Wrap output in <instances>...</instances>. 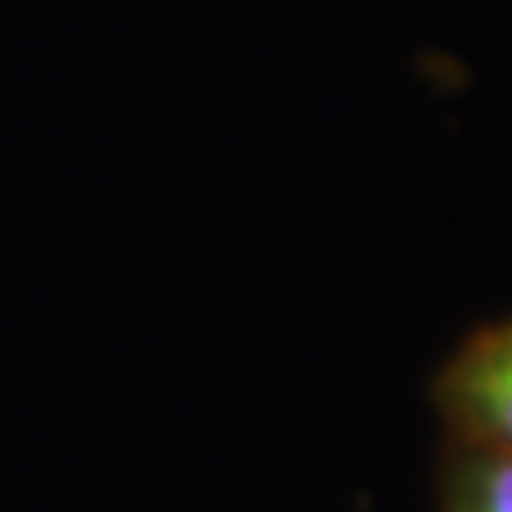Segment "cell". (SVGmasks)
<instances>
[{"label": "cell", "mask_w": 512, "mask_h": 512, "mask_svg": "<svg viewBox=\"0 0 512 512\" xmlns=\"http://www.w3.org/2000/svg\"><path fill=\"white\" fill-rule=\"evenodd\" d=\"M444 440L512 453V316L474 329L431 380Z\"/></svg>", "instance_id": "6da1fadb"}, {"label": "cell", "mask_w": 512, "mask_h": 512, "mask_svg": "<svg viewBox=\"0 0 512 512\" xmlns=\"http://www.w3.org/2000/svg\"><path fill=\"white\" fill-rule=\"evenodd\" d=\"M436 512H512V453L444 440Z\"/></svg>", "instance_id": "7a4b0ae2"}]
</instances>
